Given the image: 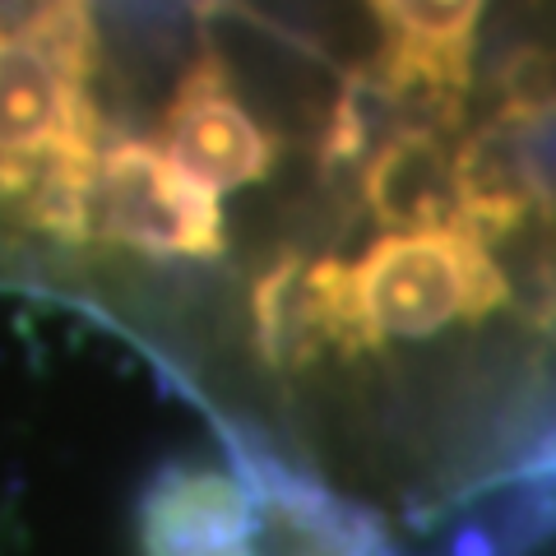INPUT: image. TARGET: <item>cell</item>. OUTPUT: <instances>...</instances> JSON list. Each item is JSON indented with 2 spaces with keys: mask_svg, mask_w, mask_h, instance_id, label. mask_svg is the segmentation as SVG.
Segmentation results:
<instances>
[{
  "mask_svg": "<svg viewBox=\"0 0 556 556\" xmlns=\"http://www.w3.org/2000/svg\"><path fill=\"white\" fill-rule=\"evenodd\" d=\"M353 311L362 343L427 339L455 320H482L506 302V278L486 255L482 232L464 228H417L390 232L348 265Z\"/></svg>",
  "mask_w": 556,
  "mask_h": 556,
  "instance_id": "6da1fadb",
  "label": "cell"
},
{
  "mask_svg": "<svg viewBox=\"0 0 556 556\" xmlns=\"http://www.w3.org/2000/svg\"><path fill=\"white\" fill-rule=\"evenodd\" d=\"M89 20L84 0H42L0 20V163H38L70 144H93Z\"/></svg>",
  "mask_w": 556,
  "mask_h": 556,
  "instance_id": "7a4b0ae2",
  "label": "cell"
},
{
  "mask_svg": "<svg viewBox=\"0 0 556 556\" xmlns=\"http://www.w3.org/2000/svg\"><path fill=\"white\" fill-rule=\"evenodd\" d=\"M89 218L112 241L144 255H218L223 214L218 195L200 186L172 153L126 139L93 167Z\"/></svg>",
  "mask_w": 556,
  "mask_h": 556,
  "instance_id": "3957f363",
  "label": "cell"
},
{
  "mask_svg": "<svg viewBox=\"0 0 556 556\" xmlns=\"http://www.w3.org/2000/svg\"><path fill=\"white\" fill-rule=\"evenodd\" d=\"M144 556H255L260 519L247 482L214 464H172L139 501Z\"/></svg>",
  "mask_w": 556,
  "mask_h": 556,
  "instance_id": "277c9868",
  "label": "cell"
},
{
  "mask_svg": "<svg viewBox=\"0 0 556 556\" xmlns=\"http://www.w3.org/2000/svg\"><path fill=\"white\" fill-rule=\"evenodd\" d=\"M167 153L214 195L260 181L274 167L269 135L241 108L218 61H200L167 108Z\"/></svg>",
  "mask_w": 556,
  "mask_h": 556,
  "instance_id": "5b68a950",
  "label": "cell"
},
{
  "mask_svg": "<svg viewBox=\"0 0 556 556\" xmlns=\"http://www.w3.org/2000/svg\"><path fill=\"white\" fill-rule=\"evenodd\" d=\"M367 204L376 208L380 223L404 232L455 228V223H464L455 190V159L427 130L399 135L367 167Z\"/></svg>",
  "mask_w": 556,
  "mask_h": 556,
  "instance_id": "8992f818",
  "label": "cell"
},
{
  "mask_svg": "<svg viewBox=\"0 0 556 556\" xmlns=\"http://www.w3.org/2000/svg\"><path fill=\"white\" fill-rule=\"evenodd\" d=\"M486 0H376L394 33V65L427 89L455 93L468 75V42Z\"/></svg>",
  "mask_w": 556,
  "mask_h": 556,
  "instance_id": "52a82bcc",
  "label": "cell"
},
{
  "mask_svg": "<svg viewBox=\"0 0 556 556\" xmlns=\"http://www.w3.org/2000/svg\"><path fill=\"white\" fill-rule=\"evenodd\" d=\"M255 556H260V552H255ZM269 556H339V552H329L325 543H316V538H298V543H288L283 552L274 547Z\"/></svg>",
  "mask_w": 556,
  "mask_h": 556,
  "instance_id": "ba28073f",
  "label": "cell"
}]
</instances>
